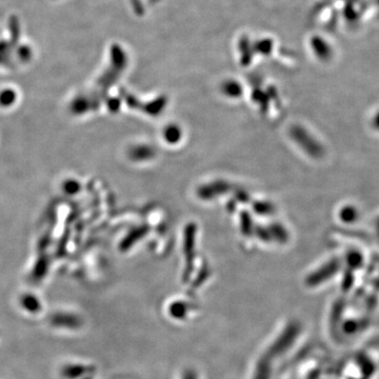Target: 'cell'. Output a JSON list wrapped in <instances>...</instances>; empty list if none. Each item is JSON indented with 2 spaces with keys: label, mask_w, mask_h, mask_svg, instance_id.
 Masks as SVG:
<instances>
[{
  "label": "cell",
  "mask_w": 379,
  "mask_h": 379,
  "mask_svg": "<svg viewBox=\"0 0 379 379\" xmlns=\"http://www.w3.org/2000/svg\"><path fill=\"white\" fill-rule=\"evenodd\" d=\"M165 138L169 142L178 141L180 138V131L175 125H170L165 131Z\"/></svg>",
  "instance_id": "obj_1"
},
{
  "label": "cell",
  "mask_w": 379,
  "mask_h": 379,
  "mask_svg": "<svg viewBox=\"0 0 379 379\" xmlns=\"http://www.w3.org/2000/svg\"><path fill=\"white\" fill-rule=\"evenodd\" d=\"M239 86H237V84L235 83H232V84H226L224 85V93L228 94V95H231V96H238L240 94V92L238 91H235V88H237Z\"/></svg>",
  "instance_id": "obj_2"
}]
</instances>
